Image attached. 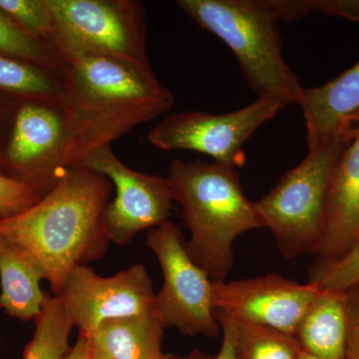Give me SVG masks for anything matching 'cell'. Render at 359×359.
Returning <instances> with one entry per match:
<instances>
[{"mask_svg": "<svg viewBox=\"0 0 359 359\" xmlns=\"http://www.w3.org/2000/svg\"><path fill=\"white\" fill-rule=\"evenodd\" d=\"M57 49L67 126L66 168L173 106V94L152 68L70 47Z\"/></svg>", "mask_w": 359, "mask_h": 359, "instance_id": "cell-1", "label": "cell"}, {"mask_svg": "<svg viewBox=\"0 0 359 359\" xmlns=\"http://www.w3.org/2000/svg\"><path fill=\"white\" fill-rule=\"evenodd\" d=\"M112 190L113 184L103 175L68 167L37 204L0 219V235L39 259L54 297L60 295L73 269L105 254L110 241L104 230L103 214Z\"/></svg>", "mask_w": 359, "mask_h": 359, "instance_id": "cell-2", "label": "cell"}, {"mask_svg": "<svg viewBox=\"0 0 359 359\" xmlns=\"http://www.w3.org/2000/svg\"><path fill=\"white\" fill-rule=\"evenodd\" d=\"M168 183L182 209L191 259L212 283L226 282L233 266V241L263 229L255 203L245 198L237 169L217 162L175 159Z\"/></svg>", "mask_w": 359, "mask_h": 359, "instance_id": "cell-3", "label": "cell"}, {"mask_svg": "<svg viewBox=\"0 0 359 359\" xmlns=\"http://www.w3.org/2000/svg\"><path fill=\"white\" fill-rule=\"evenodd\" d=\"M176 4L230 47L252 91L297 103L304 87L283 58L282 20L273 0H178Z\"/></svg>", "mask_w": 359, "mask_h": 359, "instance_id": "cell-4", "label": "cell"}, {"mask_svg": "<svg viewBox=\"0 0 359 359\" xmlns=\"http://www.w3.org/2000/svg\"><path fill=\"white\" fill-rule=\"evenodd\" d=\"M353 139H330L309 149L306 157L255 203L285 259L316 254L325 230V202L332 170Z\"/></svg>", "mask_w": 359, "mask_h": 359, "instance_id": "cell-5", "label": "cell"}, {"mask_svg": "<svg viewBox=\"0 0 359 359\" xmlns=\"http://www.w3.org/2000/svg\"><path fill=\"white\" fill-rule=\"evenodd\" d=\"M54 23L53 43L151 67L145 8L137 0H44Z\"/></svg>", "mask_w": 359, "mask_h": 359, "instance_id": "cell-6", "label": "cell"}, {"mask_svg": "<svg viewBox=\"0 0 359 359\" xmlns=\"http://www.w3.org/2000/svg\"><path fill=\"white\" fill-rule=\"evenodd\" d=\"M66 150L67 126L62 101L18 98L0 152V175L44 197L66 169Z\"/></svg>", "mask_w": 359, "mask_h": 359, "instance_id": "cell-7", "label": "cell"}, {"mask_svg": "<svg viewBox=\"0 0 359 359\" xmlns=\"http://www.w3.org/2000/svg\"><path fill=\"white\" fill-rule=\"evenodd\" d=\"M187 240L177 224L152 229L146 245L162 268L164 285L156 294L154 309L165 327H176L187 337H218L222 328L214 316L212 280L191 259Z\"/></svg>", "mask_w": 359, "mask_h": 359, "instance_id": "cell-8", "label": "cell"}, {"mask_svg": "<svg viewBox=\"0 0 359 359\" xmlns=\"http://www.w3.org/2000/svg\"><path fill=\"white\" fill-rule=\"evenodd\" d=\"M287 105L280 97L262 95L242 109L226 114L173 113L149 131L148 140L161 150L194 151L237 169L245 163V142Z\"/></svg>", "mask_w": 359, "mask_h": 359, "instance_id": "cell-9", "label": "cell"}, {"mask_svg": "<svg viewBox=\"0 0 359 359\" xmlns=\"http://www.w3.org/2000/svg\"><path fill=\"white\" fill-rule=\"evenodd\" d=\"M84 168L110 180L115 199L103 214V226L109 241L127 245L139 231L169 222L172 199L167 178L140 173L118 159L111 145L91 151L74 166Z\"/></svg>", "mask_w": 359, "mask_h": 359, "instance_id": "cell-10", "label": "cell"}, {"mask_svg": "<svg viewBox=\"0 0 359 359\" xmlns=\"http://www.w3.org/2000/svg\"><path fill=\"white\" fill-rule=\"evenodd\" d=\"M155 297L152 280L141 264L108 278L78 266L59 295L73 325L86 337L104 321L145 313L154 306Z\"/></svg>", "mask_w": 359, "mask_h": 359, "instance_id": "cell-11", "label": "cell"}, {"mask_svg": "<svg viewBox=\"0 0 359 359\" xmlns=\"http://www.w3.org/2000/svg\"><path fill=\"white\" fill-rule=\"evenodd\" d=\"M316 283L302 285L280 275L212 283L214 309L235 320L294 335L320 294Z\"/></svg>", "mask_w": 359, "mask_h": 359, "instance_id": "cell-12", "label": "cell"}, {"mask_svg": "<svg viewBox=\"0 0 359 359\" xmlns=\"http://www.w3.org/2000/svg\"><path fill=\"white\" fill-rule=\"evenodd\" d=\"M359 238V129L332 170L325 202L320 261H335Z\"/></svg>", "mask_w": 359, "mask_h": 359, "instance_id": "cell-13", "label": "cell"}, {"mask_svg": "<svg viewBox=\"0 0 359 359\" xmlns=\"http://www.w3.org/2000/svg\"><path fill=\"white\" fill-rule=\"evenodd\" d=\"M297 104L309 149L339 137L353 139L359 129V61L327 83L304 88Z\"/></svg>", "mask_w": 359, "mask_h": 359, "instance_id": "cell-14", "label": "cell"}, {"mask_svg": "<svg viewBox=\"0 0 359 359\" xmlns=\"http://www.w3.org/2000/svg\"><path fill=\"white\" fill-rule=\"evenodd\" d=\"M45 271L39 259L25 247L0 235V309L11 318L35 320L47 294L40 282Z\"/></svg>", "mask_w": 359, "mask_h": 359, "instance_id": "cell-15", "label": "cell"}, {"mask_svg": "<svg viewBox=\"0 0 359 359\" xmlns=\"http://www.w3.org/2000/svg\"><path fill=\"white\" fill-rule=\"evenodd\" d=\"M164 325L154 306L101 323L88 339L89 359H162Z\"/></svg>", "mask_w": 359, "mask_h": 359, "instance_id": "cell-16", "label": "cell"}, {"mask_svg": "<svg viewBox=\"0 0 359 359\" xmlns=\"http://www.w3.org/2000/svg\"><path fill=\"white\" fill-rule=\"evenodd\" d=\"M346 292L321 289L299 323L295 339L302 351L321 358H346Z\"/></svg>", "mask_w": 359, "mask_h": 359, "instance_id": "cell-17", "label": "cell"}, {"mask_svg": "<svg viewBox=\"0 0 359 359\" xmlns=\"http://www.w3.org/2000/svg\"><path fill=\"white\" fill-rule=\"evenodd\" d=\"M214 316L230 330L237 359H299L302 349L294 335L231 318L219 309Z\"/></svg>", "mask_w": 359, "mask_h": 359, "instance_id": "cell-18", "label": "cell"}, {"mask_svg": "<svg viewBox=\"0 0 359 359\" xmlns=\"http://www.w3.org/2000/svg\"><path fill=\"white\" fill-rule=\"evenodd\" d=\"M35 332L23 359H65L69 353V335L74 327L62 299L47 294L35 318Z\"/></svg>", "mask_w": 359, "mask_h": 359, "instance_id": "cell-19", "label": "cell"}, {"mask_svg": "<svg viewBox=\"0 0 359 359\" xmlns=\"http://www.w3.org/2000/svg\"><path fill=\"white\" fill-rule=\"evenodd\" d=\"M0 92L16 98L62 101L59 78L53 73L0 54Z\"/></svg>", "mask_w": 359, "mask_h": 359, "instance_id": "cell-20", "label": "cell"}, {"mask_svg": "<svg viewBox=\"0 0 359 359\" xmlns=\"http://www.w3.org/2000/svg\"><path fill=\"white\" fill-rule=\"evenodd\" d=\"M0 54L37 66L59 76L61 55L57 48L32 39L0 11Z\"/></svg>", "mask_w": 359, "mask_h": 359, "instance_id": "cell-21", "label": "cell"}, {"mask_svg": "<svg viewBox=\"0 0 359 359\" xmlns=\"http://www.w3.org/2000/svg\"><path fill=\"white\" fill-rule=\"evenodd\" d=\"M0 11L26 34L56 48L55 23L44 0H0Z\"/></svg>", "mask_w": 359, "mask_h": 359, "instance_id": "cell-22", "label": "cell"}, {"mask_svg": "<svg viewBox=\"0 0 359 359\" xmlns=\"http://www.w3.org/2000/svg\"><path fill=\"white\" fill-rule=\"evenodd\" d=\"M309 283L321 289L346 292L359 283V238L344 257L335 261H320L309 269Z\"/></svg>", "mask_w": 359, "mask_h": 359, "instance_id": "cell-23", "label": "cell"}, {"mask_svg": "<svg viewBox=\"0 0 359 359\" xmlns=\"http://www.w3.org/2000/svg\"><path fill=\"white\" fill-rule=\"evenodd\" d=\"M40 199L29 187L0 175V219L16 216L37 204Z\"/></svg>", "mask_w": 359, "mask_h": 359, "instance_id": "cell-24", "label": "cell"}, {"mask_svg": "<svg viewBox=\"0 0 359 359\" xmlns=\"http://www.w3.org/2000/svg\"><path fill=\"white\" fill-rule=\"evenodd\" d=\"M347 335L346 358L359 359V283L346 290Z\"/></svg>", "mask_w": 359, "mask_h": 359, "instance_id": "cell-25", "label": "cell"}, {"mask_svg": "<svg viewBox=\"0 0 359 359\" xmlns=\"http://www.w3.org/2000/svg\"><path fill=\"white\" fill-rule=\"evenodd\" d=\"M306 4L309 13L318 11L347 20L359 21V0H306Z\"/></svg>", "mask_w": 359, "mask_h": 359, "instance_id": "cell-26", "label": "cell"}, {"mask_svg": "<svg viewBox=\"0 0 359 359\" xmlns=\"http://www.w3.org/2000/svg\"><path fill=\"white\" fill-rule=\"evenodd\" d=\"M16 97L0 92V152L6 143L9 128H11V120L18 102Z\"/></svg>", "mask_w": 359, "mask_h": 359, "instance_id": "cell-27", "label": "cell"}, {"mask_svg": "<svg viewBox=\"0 0 359 359\" xmlns=\"http://www.w3.org/2000/svg\"><path fill=\"white\" fill-rule=\"evenodd\" d=\"M65 359H89L88 339L85 335L79 334L76 342L71 347Z\"/></svg>", "mask_w": 359, "mask_h": 359, "instance_id": "cell-28", "label": "cell"}, {"mask_svg": "<svg viewBox=\"0 0 359 359\" xmlns=\"http://www.w3.org/2000/svg\"><path fill=\"white\" fill-rule=\"evenodd\" d=\"M223 330V344H222L221 349L217 354L215 359H237L236 358L235 347H233V337L230 330L226 327H222Z\"/></svg>", "mask_w": 359, "mask_h": 359, "instance_id": "cell-29", "label": "cell"}, {"mask_svg": "<svg viewBox=\"0 0 359 359\" xmlns=\"http://www.w3.org/2000/svg\"><path fill=\"white\" fill-rule=\"evenodd\" d=\"M216 356L211 355V354H207L199 351V349H195V351H191L188 355L180 356L174 355V354H165L164 358L162 359H215Z\"/></svg>", "mask_w": 359, "mask_h": 359, "instance_id": "cell-30", "label": "cell"}, {"mask_svg": "<svg viewBox=\"0 0 359 359\" xmlns=\"http://www.w3.org/2000/svg\"><path fill=\"white\" fill-rule=\"evenodd\" d=\"M299 359H347V358H318V356L311 355V354L304 353V351H302L301 355H299Z\"/></svg>", "mask_w": 359, "mask_h": 359, "instance_id": "cell-31", "label": "cell"}]
</instances>
